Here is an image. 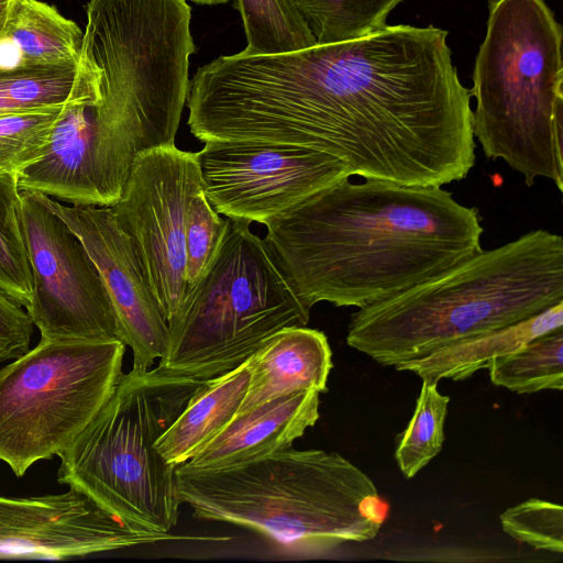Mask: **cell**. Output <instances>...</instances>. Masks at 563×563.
<instances>
[{
	"instance_id": "7",
	"label": "cell",
	"mask_w": 563,
	"mask_h": 563,
	"mask_svg": "<svg viewBox=\"0 0 563 563\" xmlns=\"http://www.w3.org/2000/svg\"><path fill=\"white\" fill-rule=\"evenodd\" d=\"M309 317L264 239L249 221L228 218L214 260L167 322L156 367L206 382L244 363L276 332L306 327Z\"/></svg>"
},
{
	"instance_id": "2",
	"label": "cell",
	"mask_w": 563,
	"mask_h": 563,
	"mask_svg": "<svg viewBox=\"0 0 563 563\" xmlns=\"http://www.w3.org/2000/svg\"><path fill=\"white\" fill-rule=\"evenodd\" d=\"M264 241L301 305L364 308L478 253L475 207L438 186L339 180L269 220Z\"/></svg>"
},
{
	"instance_id": "3",
	"label": "cell",
	"mask_w": 563,
	"mask_h": 563,
	"mask_svg": "<svg viewBox=\"0 0 563 563\" xmlns=\"http://www.w3.org/2000/svg\"><path fill=\"white\" fill-rule=\"evenodd\" d=\"M563 301V238L527 232L357 309L346 343L384 366L415 361Z\"/></svg>"
},
{
	"instance_id": "29",
	"label": "cell",
	"mask_w": 563,
	"mask_h": 563,
	"mask_svg": "<svg viewBox=\"0 0 563 563\" xmlns=\"http://www.w3.org/2000/svg\"><path fill=\"white\" fill-rule=\"evenodd\" d=\"M15 0H0V34L7 23L10 10Z\"/></svg>"
},
{
	"instance_id": "24",
	"label": "cell",
	"mask_w": 563,
	"mask_h": 563,
	"mask_svg": "<svg viewBox=\"0 0 563 563\" xmlns=\"http://www.w3.org/2000/svg\"><path fill=\"white\" fill-rule=\"evenodd\" d=\"M78 64L0 65V114L63 104L75 84Z\"/></svg>"
},
{
	"instance_id": "30",
	"label": "cell",
	"mask_w": 563,
	"mask_h": 563,
	"mask_svg": "<svg viewBox=\"0 0 563 563\" xmlns=\"http://www.w3.org/2000/svg\"><path fill=\"white\" fill-rule=\"evenodd\" d=\"M194 3L197 4H205V5H214V4H223L229 2V0H190Z\"/></svg>"
},
{
	"instance_id": "18",
	"label": "cell",
	"mask_w": 563,
	"mask_h": 563,
	"mask_svg": "<svg viewBox=\"0 0 563 563\" xmlns=\"http://www.w3.org/2000/svg\"><path fill=\"white\" fill-rule=\"evenodd\" d=\"M82 35L55 7L40 0H15L0 34V51L13 52L14 65H76Z\"/></svg>"
},
{
	"instance_id": "14",
	"label": "cell",
	"mask_w": 563,
	"mask_h": 563,
	"mask_svg": "<svg viewBox=\"0 0 563 563\" xmlns=\"http://www.w3.org/2000/svg\"><path fill=\"white\" fill-rule=\"evenodd\" d=\"M320 393L302 390L255 407L235 418L190 460L194 470L225 468L290 449L319 419Z\"/></svg>"
},
{
	"instance_id": "15",
	"label": "cell",
	"mask_w": 563,
	"mask_h": 563,
	"mask_svg": "<svg viewBox=\"0 0 563 563\" xmlns=\"http://www.w3.org/2000/svg\"><path fill=\"white\" fill-rule=\"evenodd\" d=\"M250 380L238 415L302 390H328L333 367L327 335L307 327L283 329L249 357Z\"/></svg>"
},
{
	"instance_id": "22",
	"label": "cell",
	"mask_w": 563,
	"mask_h": 563,
	"mask_svg": "<svg viewBox=\"0 0 563 563\" xmlns=\"http://www.w3.org/2000/svg\"><path fill=\"white\" fill-rule=\"evenodd\" d=\"M450 397L437 382L422 380L412 417L398 438L397 465L406 478L415 477L442 450Z\"/></svg>"
},
{
	"instance_id": "23",
	"label": "cell",
	"mask_w": 563,
	"mask_h": 563,
	"mask_svg": "<svg viewBox=\"0 0 563 563\" xmlns=\"http://www.w3.org/2000/svg\"><path fill=\"white\" fill-rule=\"evenodd\" d=\"M19 175L0 173V288L25 309L33 283L20 216Z\"/></svg>"
},
{
	"instance_id": "12",
	"label": "cell",
	"mask_w": 563,
	"mask_h": 563,
	"mask_svg": "<svg viewBox=\"0 0 563 563\" xmlns=\"http://www.w3.org/2000/svg\"><path fill=\"white\" fill-rule=\"evenodd\" d=\"M197 539L129 528L84 494L0 496V560H66L93 553Z\"/></svg>"
},
{
	"instance_id": "19",
	"label": "cell",
	"mask_w": 563,
	"mask_h": 563,
	"mask_svg": "<svg viewBox=\"0 0 563 563\" xmlns=\"http://www.w3.org/2000/svg\"><path fill=\"white\" fill-rule=\"evenodd\" d=\"M490 382L518 394L563 389V329L538 336L487 366Z\"/></svg>"
},
{
	"instance_id": "21",
	"label": "cell",
	"mask_w": 563,
	"mask_h": 563,
	"mask_svg": "<svg viewBox=\"0 0 563 563\" xmlns=\"http://www.w3.org/2000/svg\"><path fill=\"white\" fill-rule=\"evenodd\" d=\"M404 0H294L316 38L328 44L367 36L384 29Z\"/></svg>"
},
{
	"instance_id": "4",
	"label": "cell",
	"mask_w": 563,
	"mask_h": 563,
	"mask_svg": "<svg viewBox=\"0 0 563 563\" xmlns=\"http://www.w3.org/2000/svg\"><path fill=\"white\" fill-rule=\"evenodd\" d=\"M175 479L195 518L250 529L289 552L372 540L386 516L372 478L338 452L290 448L218 470L179 464Z\"/></svg>"
},
{
	"instance_id": "28",
	"label": "cell",
	"mask_w": 563,
	"mask_h": 563,
	"mask_svg": "<svg viewBox=\"0 0 563 563\" xmlns=\"http://www.w3.org/2000/svg\"><path fill=\"white\" fill-rule=\"evenodd\" d=\"M33 330L25 308L0 288V363L26 353Z\"/></svg>"
},
{
	"instance_id": "5",
	"label": "cell",
	"mask_w": 563,
	"mask_h": 563,
	"mask_svg": "<svg viewBox=\"0 0 563 563\" xmlns=\"http://www.w3.org/2000/svg\"><path fill=\"white\" fill-rule=\"evenodd\" d=\"M563 30L545 0H489L474 65V137L527 186L563 191Z\"/></svg>"
},
{
	"instance_id": "26",
	"label": "cell",
	"mask_w": 563,
	"mask_h": 563,
	"mask_svg": "<svg viewBox=\"0 0 563 563\" xmlns=\"http://www.w3.org/2000/svg\"><path fill=\"white\" fill-rule=\"evenodd\" d=\"M228 228L208 202L203 189L188 205L185 222V279L188 291L199 282L214 260Z\"/></svg>"
},
{
	"instance_id": "9",
	"label": "cell",
	"mask_w": 563,
	"mask_h": 563,
	"mask_svg": "<svg viewBox=\"0 0 563 563\" xmlns=\"http://www.w3.org/2000/svg\"><path fill=\"white\" fill-rule=\"evenodd\" d=\"M20 216L33 283L25 310L41 339L120 341L108 291L80 239L38 191H20Z\"/></svg>"
},
{
	"instance_id": "10",
	"label": "cell",
	"mask_w": 563,
	"mask_h": 563,
	"mask_svg": "<svg viewBox=\"0 0 563 563\" xmlns=\"http://www.w3.org/2000/svg\"><path fill=\"white\" fill-rule=\"evenodd\" d=\"M203 189L196 153L173 145L141 153L121 198L110 208L131 239L167 322L188 294L185 222L191 197Z\"/></svg>"
},
{
	"instance_id": "17",
	"label": "cell",
	"mask_w": 563,
	"mask_h": 563,
	"mask_svg": "<svg viewBox=\"0 0 563 563\" xmlns=\"http://www.w3.org/2000/svg\"><path fill=\"white\" fill-rule=\"evenodd\" d=\"M559 329H563V301L519 322L460 340L395 368L415 373L422 380H463L487 368L494 358Z\"/></svg>"
},
{
	"instance_id": "20",
	"label": "cell",
	"mask_w": 563,
	"mask_h": 563,
	"mask_svg": "<svg viewBox=\"0 0 563 563\" xmlns=\"http://www.w3.org/2000/svg\"><path fill=\"white\" fill-rule=\"evenodd\" d=\"M246 37L244 54H277L302 49L316 38L294 0H236Z\"/></svg>"
},
{
	"instance_id": "11",
	"label": "cell",
	"mask_w": 563,
	"mask_h": 563,
	"mask_svg": "<svg viewBox=\"0 0 563 563\" xmlns=\"http://www.w3.org/2000/svg\"><path fill=\"white\" fill-rule=\"evenodd\" d=\"M196 157L210 206L227 218L264 225L351 177L334 156L292 144L207 141Z\"/></svg>"
},
{
	"instance_id": "25",
	"label": "cell",
	"mask_w": 563,
	"mask_h": 563,
	"mask_svg": "<svg viewBox=\"0 0 563 563\" xmlns=\"http://www.w3.org/2000/svg\"><path fill=\"white\" fill-rule=\"evenodd\" d=\"M62 107L0 114V173L20 175L46 155Z\"/></svg>"
},
{
	"instance_id": "8",
	"label": "cell",
	"mask_w": 563,
	"mask_h": 563,
	"mask_svg": "<svg viewBox=\"0 0 563 563\" xmlns=\"http://www.w3.org/2000/svg\"><path fill=\"white\" fill-rule=\"evenodd\" d=\"M119 340H43L0 369V461L23 476L59 455L91 421L123 371Z\"/></svg>"
},
{
	"instance_id": "16",
	"label": "cell",
	"mask_w": 563,
	"mask_h": 563,
	"mask_svg": "<svg viewBox=\"0 0 563 563\" xmlns=\"http://www.w3.org/2000/svg\"><path fill=\"white\" fill-rule=\"evenodd\" d=\"M250 380L249 358L234 369L203 382L159 437L156 448L167 463L190 460L238 415Z\"/></svg>"
},
{
	"instance_id": "1",
	"label": "cell",
	"mask_w": 563,
	"mask_h": 563,
	"mask_svg": "<svg viewBox=\"0 0 563 563\" xmlns=\"http://www.w3.org/2000/svg\"><path fill=\"white\" fill-rule=\"evenodd\" d=\"M471 98L448 32L405 24L292 52L222 55L196 71L190 91L202 141L309 147L351 176L422 187L474 167Z\"/></svg>"
},
{
	"instance_id": "27",
	"label": "cell",
	"mask_w": 563,
	"mask_h": 563,
	"mask_svg": "<svg viewBox=\"0 0 563 563\" xmlns=\"http://www.w3.org/2000/svg\"><path fill=\"white\" fill-rule=\"evenodd\" d=\"M505 533L536 550L563 552V508L560 504L530 498L500 515Z\"/></svg>"
},
{
	"instance_id": "6",
	"label": "cell",
	"mask_w": 563,
	"mask_h": 563,
	"mask_svg": "<svg viewBox=\"0 0 563 563\" xmlns=\"http://www.w3.org/2000/svg\"><path fill=\"white\" fill-rule=\"evenodd\" d=\"M202 383L157 367L123 373L101 409L58 455L57 481L129 528L170 533L181 501L175 466L156 442Z\"/></svg>"
},
{
	"instance_id": "13",
	"label": "cell",
	"mask_w": 563,
	"mask_h": 563,
	"mask_svg": "<svg viewBox=\"0 0 563 563\" xmlns=\"http://www.w3.org/2000/svg\"><path fill=\"white\" fill-rule=\"evenodd\" d=\"M43 197L96 264L114 310L119 339L132 351V369H151L166 351L168 327L131 239L110 207L66 206Z\"/></svg>"
}]
</instances>
